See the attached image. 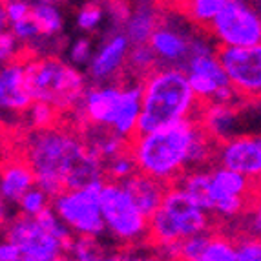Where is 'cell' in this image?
<instances>
[{
	"label": "cell",
	"instance_id": "1",
	"mask_svg": "<svg viewBox=\"0 0 261 261\" xmlns=\"http://www.w3.org/2000/svg\"><path fill=\"white\" fill-rule=\"evenodd\" d=\"M26 161L37 175V187L49 197L62 190L84 188L102 181V157L68 132L40 128L28 139Z\"/></svg>",
	"mask_w": 261,
	"mask_h": 261
},
{
	"label": "cell",
	"instance_id": "2",
	"mask_svg": "<svg viewBox=\"0 0 261 261\" xmlns=\"http://www.w3.org/2000/svg\"><path fill=\"white\" fill-rule=\"evenodd\" d=\"M199 128V119L190 117L150 134L135 135L130 143V152L137 163V170L168 185L177 181L188 172L190 150Z\"/></svg>",
	"mask_w": 261,
	"mask_h": 261
},
{
	"label": "cell",
	"instance_id": "3",
	"mask_svg": "<svg viewBox=\"0 0 261 261\" xmlns=\"http://www.w3.org/2000/svg\"><path fill=\"white\" fill-rule=\"evenodd\" d=\"M201 102L190 86L187 71L163 68L148 73L143 84V102L137 135L150 134L179 121L199 117Z\"/></svg>",
	"mask_w": 261,
	"mask_h": 261
},
{
	"label": "cell",
	"instance_id": "4",
	"mask_svg": "<svg viewBox=\"0 0 261 261\" xmlns=\"http://www.w3.org/2000/svg\"><path fill=\"white\" fill-rule=\"evenodd\" d=\"M210 230H218V219L197 206L177 185H170L159 208L148 218V238L159 248Z\"/></svg>",
	"mask_w": 261,
	"mask_h": 261
},
{
	"label": "cell",
	"instance_id": "5",
	"mask_svg": "<svg viewBox=\"0 0 261 261\" xmlns=\"http://www.w3.org/2000/svg\"><path fill=\"white\" fill-rule=\"evenodd\" d=\"M141 102L143 84L126 88L99 86L83 93L81 110L90 124L110 128L130 141L137 135Z\"/></svg>",
	"mask_w": 261,
	"mask_h": 261
},
{
	"label": "cell",
	"instance_id": "6",
	"mask_svg": "<svg viewBox=\"0 0 261 261\" xmlns=\"http://www.w3.org/2000/svg\"><path fill=\"white\" fill-rule=\"evenodd\" d=\"M26 81L33 100H42L55 108L77 105L84 93L83 75L51 57L28 62Z\"/></svg>",
	"mask_w": 261,
	"mask_h": 261
},
{
	"label": "cell",
	"instance_id": "7",
	"mask_svg": "<svg viewBox=\"0 0 261 261\" xmlns=\"http://www.w3.org/2000/svg\"><path fill=\"white\" fill-rule=\"evenodd\" d=\"M105 181H97L84 188L62 190L51 199L53 210L77 236L97 238L106 230V223L100 210V190Z\"/></svg>",
	"mask_w": 261,
	"mask_h": 261
},
{
	"label": "cell",
	"instance_id": "8",
	"mask_svg": "<svg viewBox=\"0 0 261 261\" xmlns=\"http://www.w3.org/2000/svg\"><path fill=\"white\" fill-rule=\"evenodd\" d=\"M100 210L106 228L117 240L132 243L148 238V216L137 206L122 183H105L100 190Z\"/></svg>",
	"mask_w": 261,
	"mask_h": 261
},
{
	"label": "cell",
	"instance_id": "9",
	"mask_svg": "<svg viewBox=\"0 0 261 261\" xmlns=\"http://www.w3.org/2000/svg\"><path fill=\"white\" fill-rule=\"evenodd\" d=\"M228 81L238 95L250 105L261 102V44L256 46H223L216 49Z\"/></svg>",
	"mask_w": 261,
	"mask_h": 261
},
{
	"label": "cell",
	"instance_id": "10",
	"mask_svg": "<svg viewBox=\"0 0 261 261\" xmlns=\"http://www.w3.org/2000/svg\"><path fill=\"white\" fill-rule=\"evenodd\" d=\"M208 31L223 46H256L261 44V17L243 0H228Z\"/></svg>",
	"mask_w": 261,
	"mask_h": 261
},
{
	"label": "cell",
	"instance_id": "11",
	"mask_svg": "<svg viewBox=\"0 0 261 261\" xmlns=\"http://www.w3.org/2000/svg\"><path fill=\"white\" fill-rule=\"evenodd\" d=\"M6 238L20 248L24 261H57L66 256L61 240L49 234L33 216H18L11 219Z\"/></svg>",
	"mask_w": 261,
	"mask_h": 261
},
{
	"label": "cell",
	"instance_id": "12",
	"mask_svg": "<svg viewBox=\"0 0 261 261\" xmlns=\"http://www.w3.org/2000/svg\"><path fill=\"white\" fill-rule=\"evenodd\" d=\"M218 163L250 177H261V135H234L221 143Z\"/></svg>",
	"mask_w": 261,
	"mask_h": 261
},
{
	"label": "cell",
	"instance_id": "13",
	"mask_svg": "<svg viewBox=\"0 0 261 261\" xmlns=\"http://www.w3.org/2000/svg\"><path fill=\"white\" fill-rule=\"evenodd\" d=\"M33 102L26 81V64L0 68V112H26Z\"/></svg>",
	"mask_w": 261,
	"mask_h": 261
},
{
	"label": "cell",
	"instance_id": "14",
	"mask_svg": "<svg viewBox=\"0 0 261 261\" xmlns=\"http://www.w3.org/2000/svg\"><path fill=\"white\" fill-rule=\"evenodd\" d=\"M190 42L192 37H187L170 24H161V26L157 24L148 40L153 53L157 55V61L165 62H188Z\"/></svg>",
	"mask_w": 261,
	"mask_h": 261
},
{
	"label": "cell",
	"instance_id": "15",
	"mask_svg": "<svg viewBox=\"0 0 261 261\" xmlns=\"http://www.w3.org/2000/svg\"><path fill=\"white\" fill-rule=\"evenodd\" d=\"M122 185L128 188V192L132 194L137 206L148 218L159 208V205L163 203V197H165L166 190L170 187L168 183H165L161 179H155L148 174H143L139 170L134 175H130L128 179H124Z\"/></svg>",
	"mask_w": 261,
	"mask_h": 261
},
{
	"label": "cell",
	"instance_id": "16",
	"mask_svg": "<svg viewBox=\"0 0 261 261\" xmlns=\"http://www.w3.org/2000/svg\"><path fill=\"white\" fill-rule=\"evenodd\" d=\"M130 51V40L126 35H113L99 49L90 64V73L95 81H106L122 68Z\"/></svg>",
	"mask_w": 261,
	"mask_h": 261
},
{
	"label": "cell",
	"instance_id": "17",
	"mask_svg": "<svg viewBox=\"0 0 261 261\" xmlns=\"http://www.w3.org/2000/svg\"><path fill=\"white\" fill-rule=\"evenodd\" d=\"M37 185V175L28 161H11L0 168V196L9 203L20 199Z\"/></svg>",
	"mask_w": 261,
	"mask_h": 261
},
{
	"label": "cell",
	"instance_id": "18",
	"mask_svg": "<svg viewBox=\"0 0 261 261\" xmlns=\"http://www.w3.org/2000/svg\"><path fill=\"white\" fill-rule=\"evenodd\" d=\"M157 13L150 4H141L126 18V37L132 46L146 44L157 28Z\"/></svg>",
	"mask_w": 261,
	"mask_h": 261
},
{
	"label": "cell",
	"instance_id": "19",
	"mask_svg": "<svg viewBox=\"0 0 261 261\" xmlns=\"http://www.w3.org/2000/svg\"><path fill=\"white\" fill-rule=\"evenodd\" d=\"M226 2L228 0H183V11L194 24L208 31V26Z\"/></svg>",
	"mask_w": 261,
	"mask_h": 261
},
{
	"label": "cell",
	"instance_id": "20",
	"mask_svg": "<svg viewBox=\"0 0 261 261\" xmlns=\"http://www.w3.org/2000/svg\"><path fill=\"white\" fill-rule=\"evenodd\" d=\"M53 4L55 0H37L31 6V18L39 24L42 35H55L62 28L61 11Z\"/></svg>",
	"mask_w": 261,
	"mask_h": 261
},
{
	"label": "cell",
	"instance_id": "21",
	"mask_svg": "<svg viewBox=\"0 0 261 261\" xmlns=\"http://www.w3.org/2000/svg\"><path fill=\"white\" fill-rule=\"evenodd\" d=\"M230 236L236 245V259L261 261V234L236 228Z\"/></svg>",
	"mask_w": 261,
	"mask_h": 261
},
{
	"label": "cell",
	"instance_id": "22",
	"mask_svg": "<svg viewBox=\"0 0 261 261\" xmlns=\"http://www.w3.org/2000/svg\"><path fill=\"white\" fill-rule=\"evenodd\" d=\"M236 259V245L232 236H225L218 230L210 232V240L206 243L203 261H232Z\"/></svg>",
	"mask_w": 261,
	"mask_h": 261
},
{
	"label": "cell",
	"instance_id": "23",
	"mask_svg": "<svg viewBox=\"0 0 261 261\" xmlns=\"http://www.w3.org/2000/svg\"><path fill=\"white\" fill-rule=\"evenodd\" d=\"M157 62V55L153 53L152 46L146 44H135L128 51V66L137 73H148Z\"/></svg>",
	"mask_w": 261,
	"mask_h": 261
},
{
	"label": "cell",
	"instance_id": "24",
	"mask_svg": "<svg viewBox=\"0 0 261 261\" xmlns=\"http://www.w3.org/2000/svg\"><path fill=\"white\" fill-rule=\"evenodd\" d=\"M49 199L51 197L46 194L40 187H31L30 190L24 194V196L18 199V205H20V212L24 216H39L42 210H46L49 206Z\"/></svg>",
	"mask_w": 261,
	"mask_h": 261
},
{
	"label": "cell",
	"instance_id": "25",
	"mask_svg": "<svg viewBox=\"0 0 261 261\" xmlns=\"http://www.w3.org/2000/svg\"><path fill=\"white\" fill-rule=\"evenodd\" d=\"M135 172H137V163H135L132 152H122L108 159V163H106V174L113 181H124L130 175H134Z\"/></svg>",
	"mask_w": 261,
	"mask_h": 261
},
{
	"label": "cell",
	"instance_id": "26",
	"mask_svg": "<svg viewBox=\"0 0 261 261\" xmlns=\"http://www.w3.org/2000/svg\"><path fill=\"white\" fill-rule=\"evenodd\" d=\"M210 232H201V234L188 236V238L181 240V245H179V259L203 261V254H205L206 243L210 240Z\"/></svg>",
	"mask_w": 261,
	"mask_h": 261
},
{
	"label": "cell",
	"instance_id": "27",
	"mask_svg": "<svg viewBox=\"0 0 261 261\" xmlns=\"http://www.w3.org/2000/svg\"><path fill=\"white\" fill-rule=\"evenodd\" d=\"M55 106L48 105V102H42V100H33L31 106L28 108L30 112L31 124L40 130V128H49L51 126L53 119H55Z\"/></svg>",
	"mask_w": 261,
	"mask_h": 261
},
{
	"label": "cell",
	"instance_id": "28",
	"mask_svg": "<svg viewBox=\"0 0 261 261\" xmlns=\"http://www.w3.org/2000/svg\"><path fill=\"white\" fill-rule=\"evenodd\" d=\"M70 254L71 257L81 261H92V259H99V248L93 243V238L90 236H79L73 238L70 247Z\"/></svg>",
	"mask_w": 261,
	"mask_h": 261
},
{
	"label": "cell",
	"instance_id": "29",
	"mask_svg": "<svg viewBox=\"0 0 261 261\" xmlns=\"http://www.w3.org/2000/svg\"><path fill=\"white\" fill-rule=\"evenodd\" d=\"M11 31H13V35L17 37L18 40H30L37 35H42L39 24L31 18V15L26 18H22V20L13 22V24H11Z\"/></svg>",
	"mask_w": 261,
	"mask_h": 261
},
{
	"label": "cell",
	"instance_id": "30",
	"mask_svg": "<svg viewBox=\"0 0 261 261\" xmlns=\"http://www.w3.org/2000/svg\"><path fill=\"white\" fill-rule=\"evenodd\" d=\"M102 18V11L99 6H86L81 9V13L77 17V24L81 30H93Z\"/></svg>",
	"mask_w": 261,
	"mask_h": 261
},
{
	"label": "cell",
	"instance_id": "31",
	"mask_svg": "<svg viewBox=\"0 0 261 261\" xmlns=\"http://www.w3.org/2000/svg\"><path fill=\"white\" fill-rule=\"evenodd\" d=\"M4 6H6V13H8V18L11 24L31 15V4L26 2V0H6Z\"/></svg>",
	"mask_w": 261,
	"mask_h": 261
},
{
	"label": "cell",
	"instance_id": "32",
	"mask_svg": "<svg viewBox=\"0 0 261 261\" xmlns=\"http://www.w3.org/2000/svg\"><path fill=\"white\" fill-rule=\"evenodd\" d=\"M245 218H248L250 221L240 223V225L236 226V228H241V230H248V232H256V234H261V194H259V197L256 199V203H254L252 210H250V212H248Z\"/></svg>",
	"mask_w": 261,
	"mask_h": 261
},
{
	"label": "cell",
	"instance_id": "33",
	"mask_svg": "<svg viewBox=\"0 0 261 261\" xmlns=\"http://www.w3.org/2000/svg\"><path fill=\"white\" fill-rule=\"evenodd\" d=\"M15 49H17V37L13 35V31H0V62H6L13 57Z\"/></svg>",
	"mask_w": 261,
	"mask_h": 261
},
{
	"label": "cell",
	"instance_id": "34",
	"mask_svg": "<svg viewBox=\"0 0 261 261\" xmlns=\"http://www.w3.org/2000/svg\"><path fill=\"white\" fill-rule=\"evenodd\" d=\"M71 61L75 64H84V62L90 59V42L86 39H81L71 46V51H70Z\"/></svg>",
	"mask_w": 261,
	"mask_h": 261
},
{
	"label": "cell",
	"instance_id": "35",
	"mask_svg": "<svg viewBox=\"0 0 261 261\" xmlns=\"http://www.w3.org/2000/svg\"><path fill=\"white\" fill-rule=\"evenodd\" d=\"M18 259H22L20 248L13 241H9L8 238H6V241H0V261H18Z\"/></svg>",
	"mask_w": 261,
	"mask_h": 261
},
{
	"label": "cell",
	"instance_id": "36",
	"mask_svg": "<svg viewBox=\"0 0 261 261\" xmlns=\"http://www.w3.org/2000/svg\"><path fill=\"white\" fill-rule=\"evenodd\" d=\"M8 203L4 196H0V225H4L8 221Z\"/></svg>",
	"mask_w": 261,
	"mask_h": 261
},
{
	"label": "cell",
	"instance_id": "37",
	"mask_svg": "<svg viewBox=\"0 0 261 261\" xmlns=\"http://www.w3.org/2000/svg\"><path fill=\"white\" fill-rule=\"evenodd\" d=\"M8 22H9V18H8V13H6V6L0 2V31L6 30Z\"/></svg>",
	"mask_w": 261,
	"mask_h": 261
},
{
	"label": "cell",
	"instance_id": "38",
	"mask_svg": "<svg viewBox=\"0 0 261 261\" xmlns=\"http://www.w3.org/2000/svg\"><path fill=\"white\" fill-rule=\"evenodd\" d=\"M259 179H261V177H259Z\"/></svg>",
	"mask_w": 261,
	"mask_h": 261
}]
</instances>
